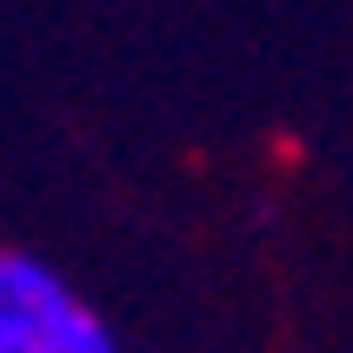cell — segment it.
<instances>
[{
    "mask_svg": "<svg viewBox=\"0 0 353 353\" xmlns=\"http://www.w3.org/2000/svg\"><path fill=\"white\" fill-rule=\"evenodd\" d=\"M74 300L80 294L47 267V260H34V254H0V334L40 340V347H47V334L74 314Z\"/></svg>",
    "mask_w": 353,
    "mask_h": 353,
    "instance_id": "1",
    "label": "cell"
},
{
    "mask_svg": "<svg viewBox=\"0 0 353 353\" xmlns=\"http://www.w3.org/2000/svg\"><path fill=\"white\" fill-rule=\"evenodd\" d=\"M0 353H47L40 340H14V334H0Z\"/></svg>",
    "mask_w": 353,
    "mask_h": 353,
    "instance_id": "2",
    "label": "cell"
}]
</instances>
